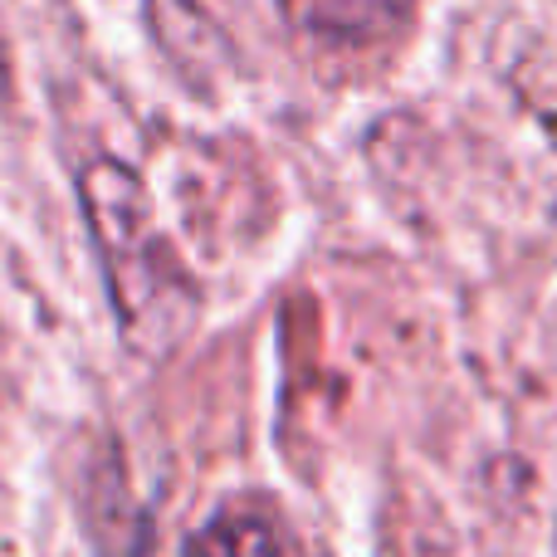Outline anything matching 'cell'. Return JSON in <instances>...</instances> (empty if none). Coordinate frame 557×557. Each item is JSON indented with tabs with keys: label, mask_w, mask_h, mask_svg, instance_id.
<instances>
[{
	"label": "cell",
	"mask_w": 557,
	"mask_h": 557,
	"mask_svg": "<svg viewBox=\"0 0 557 557\" xmlns=\"http://www.w3.org/2000/svg\"><path fill=\"white\" fill-rule=\"evenodd\" d=\"M186 557H278V523L260 504H235L186 539Z\"/></svg>",
	"instance_id": "3957f363"
},
{
	"label": "cell",
	"mask_w": 557,
	"mask_h": 557,
	"mask_svg": "<svg viewBox=\"0 0 557 557\" xmlns=\"http://www.w3.org/2000/svg\"><path fill=\"white\" fill-rule=\"evenodd\" d=\"M298 35L333 49H372L401 39L416 20V0H278Z\"/></svg>",
	"instance_id": "7a4b0ae2"
},
{
	"label": "cell",
	"mask_w": 557,
	"mask_h": 557,
	"mask_svg": "<svg viewBox=\"0 0 557 557\" xmlns=\"http://www.w3.org/2000/svg\"><path fill=\"white\" fill-rule=\"evenodd\" d=\"M78 201L103 260V284L123 343L143 357H166L201 313V288L157 231L143 176L117 157H94L78 172Z\"/></svg>",
	"instance_id": "6da1fadb"
}]
</instances>
